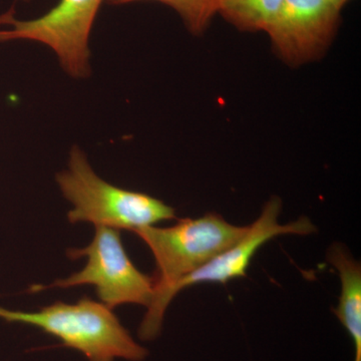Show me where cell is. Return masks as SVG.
I'll return each mask as SVG.
<instances>
[{"label": "cell", "instance_id": "obj_1", "mask_svg": "<svg viewBox=\"0 0 361 361\" xmlns=\"http://www.w3.org/2000/svg\"><path fill=\"white\" fill-rule=\"evenodd\" d=\"M0 319L37 327L87 361H144L149 356L114 310L87 296L73 304L58 301L35 312L0 307Z\"/></svg>", "mask_w": 361, "mask_h": 361}, {"label": "cell", "instance_id": "obj_2", "mask_svg": "<svg viewBox=\"0 0 361 361\" xmlns=\"http://www.w3.org/2000/svg\"><path fill=\"white\" fill-rule=\"evenodd\" d=\"M59 190L71 204V224L92 223L94 227L135 232L141 228L176 219L173 207L141 192L116 187L102 179L78 145L70 152L68 169L56 177Z\"/></svg>", "mask_w": 361, "mask_h": 361}, {"label": "cell", "instance_id": "obj_3", "mask_svg": "<svg viewBox=\"0 0 361 361\" xmlns=\"http://www.w3.org/2000/svg\"><path fill=\"white\" fill-rule=\"evenodd\" d=\"M249 226H236L221 215L208 213L196 219L178 220L171 227L148 226L135 230L153 253L154 304L182 278L212 260L234 245L248 232Z\"/></svg>", "mask_w": 361, "mask_h": 361}, {"label": "cell", "instance_id": "obj_4", "mask_svg": "<svg viewBox=\"0 0 361 361\" xmlns=\"http://www.w3.org/2000/svg\"><path fill=\"white\" fill-rule=\"evenodd\" d=\"M282 201L272 197L263 207L258 219L250 225L243 238L221 252L212 260L191 274L176 282L157 302L147 308L137 336L142 341H155L163 329L164 318L169 304L179 292L187 287L202 283L225 284L232 279L245 277L251 260L264 244L281 235H310L317 231L308 217L298 218L293 222L280 224Z\"/></svg>", "mask_w": 361, "mask_h": 361}, {"label": "cell", "instance_id": "obj_5", "mask_svg": "<svg viewBox=\"0 0 361 361\" xmlns=\"http://www.w3.org/2000/svg\"><path fill=\"white\" fill-rule=\"evenodd\" d=\"M68 256L71 259L87 258L85 267L51 285H35L30 291L92 285L101 302L111 310L125 304L148 308L153 300V278L141 272L132 262L123 247L120 230L99 226L89 245L70 249Z\"/></svg>", "mask_w": 361, "mask_h": 361}, {"label": "cell", "instance_id": "obj_6", "mask_svg": "<svg viewBox=\"0 0 361 361\" xmlns=\"http://www.w3.org/2000/svg\"><path fill=\"white\" fill-rule=\"evenodd\" d=\"M104 0H59L51 9L33 20H18L13 9L0 14V42L25 40L51 49L63 71L75 80L92 73L90 39Z\"/></svg>", "mask_w": 361, "mask_h": 361}, {"label": "cell", "instance_id": "obj_7", "mask_svg": "<svg viewBox=\"0 0 361 361\" xmlns=\"http://www.w3.org/2000/svg\"><path fill=\"white\" fill-rule=\"evenodd\" d=\"M343 7L338 0H282L265 30L275 54L291 68L322 59L336 39Z\"/></svg>", "mask_w": 361, "mask_h": 361}, {"label": "cell", "instance_id": "obj_8", "mask_svg": "<svg viewBox=\"0 0 361 361\" xmlns=\"http://www.w3.org/2000/svg\"><path fill=\"white\" fill-rule=\"evenodd\" d=\"M327 261L341 278V291L334 313L355 346L353 361H361V266L346 247L334 243L327 250Z\"/></svg>", "mask_w": 361, "mask_h": 361}, {"label": "cell", "instance_id": "obj_9", "mask_svg": "<svg viewBox=\"0 0 361 361\" xmlns=\"http://www.w3.org/2000/svg\"><path fill=\"white\" fill-rule=\"evenodd\" d=\"M281 1L218 0V14L240 32H265Z\"/></svg>", "mask_w": 361, "mask_h": 361}, {"label": "cell", "instance_id": "obj_10", "mask_svg": "<svg viewBox=\"0 0 361 361\" xmlns=\"http://www.w3.org/2000/svg\"><path fill=\"white\" fill-rule=\"evenodd\" d=\"M140 1H158L176 11L188 32L201 35L218 14V0H104L108 6H122Z\"/></svg>", "mask_w": 361, "mask_h": 361}, {"label": "cell", "instance_id": "obj_11", "mask_svg": "<svg viewBox=\"0 0 361 361\" xmlns=\"http://www.w3.org/2000/svg\"><path fill=\"white\" fill-rule=\"evenodd\" d=\"M338 1L341 2L342 6H345V4L350 1V0H338Z\"/></svg>", "mask_w": 361, "mask_h": 361}, {"label": "cell", "instance_id": "obj_12", "mask_svg": "<svg viewBox=\"0 0 361 361\" xmlns=\"http://www.w3.org/2000/svg\"><path fill=\"white\" fill-rule=\"evenodd\" d=\"M20 1L26 2V4H28V2H32V0H20Z\"/></svg>", "mask_w": 361, "mask_h": 361}]
</instances>
